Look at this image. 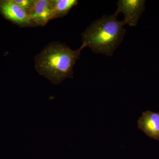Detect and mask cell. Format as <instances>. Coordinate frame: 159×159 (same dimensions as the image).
<instances>
[{
	"label": "cell",
	"mask_w": 159,
	"mask_h": 159,
	"mask_svg": "<svg viewBox=\"0 0 159 159\" xmlns=\"http://www.w3.org/2000/svg\"><path fill=\"white\" fill-rule=\"evenodd\" d=\"M0 13L13 24L21 27L31 26L27 11L13 0H0Z\"/></svg>",
	"instance_id": "277c9868"
},
{
	"label": "cell",
	"mask_w": 159,
	"mask_h": 159,
	"mask_svg": "<svg viewBox=\"0 0 159 159\" xmlns=\"http://www.w3.org/2000/svg\"><path fill=\"white\" fill-rule=\"evenodd\" d=\"M145 0H119L117 3L118 8L114 14L117 16L122 12L125 16L122 21L123 25L135 27L145 10Z\"/></svg>",
	"instance_id": "3957f363"
},
{
	"label": "cell",
	"mask_w": 159,
	"mask_h": 159,
	"mask_svg": "<svg viewBox=\"0 0 159 159\" xmlns=\"http://www.w3.org/2000/svg\"><path fill=\"white\" fill-rule=\"evenodd\" d=\"M82 50L81 47L73 50L61 43H51L35 57V68L53 84H59L66 78H73V67Z\"/></svg>",
	"instance_id": "6da1fadb"
},
{
	"label": "cell",
	"mask_w": 159,
	"mask_h": 159,
	"mask_svg": "<svg viewBox=\"0 0 159 159\" xmlns=\"http://www.w3.org/2000/svg\"><path fill=\"white\" fill-rule=\"evenodd\" d=\"M31 26H44L53 19L51 0H34L29 13Z\"/></svg>",
	"instance_id": "5b68a950"
},
{
	"label": "cell",
	"mask_w": 159,
	"mask_h": 159,
	"mask_svg": "<svg viewBox=\"0 0 159 159\" xmlns=\"http://www.w3.org/2000/svg\"><path fill=\"white\" fill-rule=\"evenodd\" d=\"M78 3L77 0H51L53 19L65 16Z\"/></svg>",
	"instance_id": "52a82bcc"
},
{
	"label": "cell",
	"mask_w": 159,
	"mask_h": 159,
	"mask_svg": "<svg viewBox=\"0 0 159 159\" xmlns=\"http://www.w3.org/2000/svg\"><path fill=\"white\" fill-rule=\"evenodd\" d=\"M13 1L24 10H25L28 13L31 9V6L34 2V0H13Z\"/></svg>",
	"instance_id": "ba28073f"
},
{
	"label": "cell",
	"mask_w": 159,
	"mask_h": 159,
	"mask_svg": "<svg viewBox=\"0 0 159 159\" xmlns=\"http://www.w3.org/2000/svg\"><path fill=\"white\" fill-rule=\"evenodd\" d=\"M117 17L115 14L104 15L92 23L81 34V48L88 47L96 54L112 56L126 32Z\"/></svg>",
	"instance_id": "7a4b0ae2"
},
{
	"label": "cell",
	"mask_w": 159,
	"mask_h": 159,
	"mask_svg": "<svg viewBox=\"0 0 159 159\" xmlns=\"http://www.w3.org/2000/svg\"><path fill=\"white\" fill-rule=\"evenodd\" d=\"M138 128L151 139L159 142V112H144L139 118Z\"/></svg>",
	"instance_id": "8992f818"
}]
</instances>
